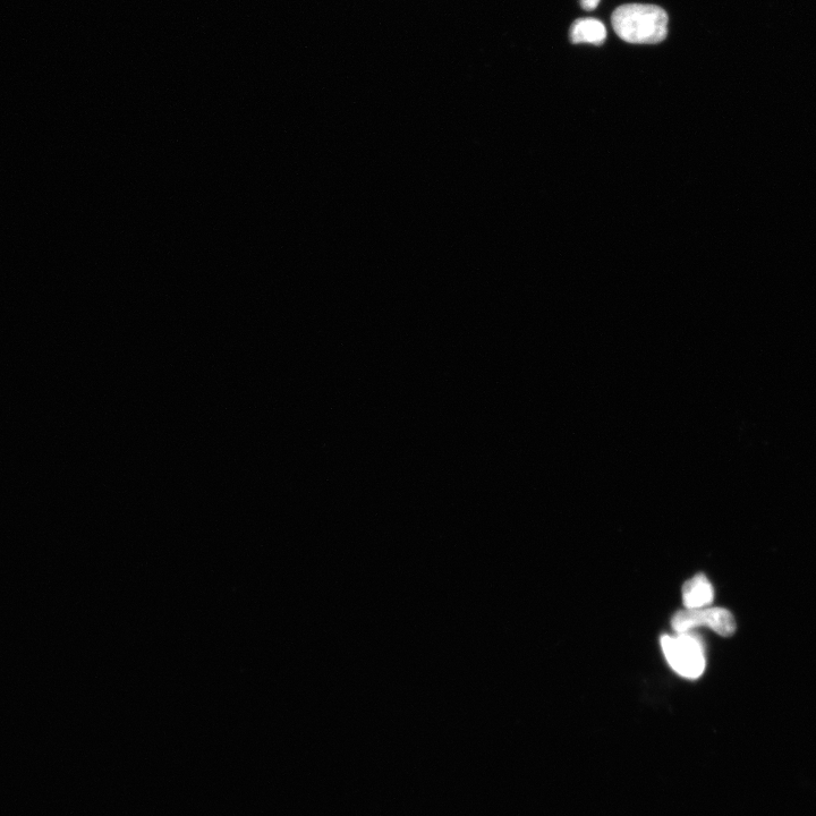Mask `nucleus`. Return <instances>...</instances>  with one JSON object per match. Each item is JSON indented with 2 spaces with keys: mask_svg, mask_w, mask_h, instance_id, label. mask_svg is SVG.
Returning <instances> with one entry per match:
<instances>
[{
  "mask_svg": "<svg viewBox=\"0 0 816 816\" xmlns=\"http://www.w3.org/2000/svg\"><path fill=\"white\" fill-rule=\"evenodd\" d=\"M601 0H580V4L585 11H593L600 4Z\"/></svg>",
  "mask_w": 816,
  "mask_h": 816,
  "instance_id": "6",
  "label": "nucleus"
},
{
  "mask_svg": "<svg viewBox=\"0 0 816 816\" xmlns=\"http://www.w3.org/2000/svg\"><path fill=\"white\" fill-rule=\"evenodd\" d=\"M663 654L676 673L688 679L702 676L707 666L704 644L699 636L687 633H677V636L663 635L661 637Z\"/></svg>",
  "mask_w": 816,
  "mask_h": 816,
  "instance_id": "2",
  "label": "nucleus"
},
{
  "mask_svg": "<svg viewBox=\"0 0 816 816\" xmlns=\"http://www.w3.org/2000/svg\"><path fill=\"white\" fill-rule=\"evenodd\" d=\"M704 625L720 636L728 637L736 632L733 614L725 608H701L680 610L671 620L676 633L691 632L693 628Z\"/></svg>",
  "mask_w": 816,
  "mask_h": 816,
  "instance_id": "3",
  "label": "nucleus"
},
{
  "mask_svg": "<svg viewBox=\"0 0 816 816\" xmlns=\"http://www.w3.org/2000/svg\"><path fill=\"white\" fill-rule=\"evenodd\" d=\"M683 602L686 609H701L711 605L714 599L713 586L708 577L697 574L683 586Z\"/></svg>",
  "mask_w": 816,
  "mask_h": 816,
  "instance_id": "4",
  "label": "nucleus"
},
{
  "mask_svg": "<svg viewBox=\"0 0 816 816\" xmlns=\"http://www.w3.org/2000/svg\"><path fill=\"white\" fill-rule=\"evenodd\" d=\"M668 14L656 5L627 4L611 16L617 36L635 45H656L667 38Z\"/></svg>",
  "mask_w": 816,
  "mask_h": 816,
  "instance_id": "1",
  "label": "nucleus"
},
{
  "mask_svg": "<svg viewBox=\"0 0 816 816\" xmlns=\"http://www.w3.org/2000/svg\"><path fill=\"white\" fill-rule=\"evenodd\" d=\"M573 44H591L601 46L607 39L606 25L597 19L585 17L576 20L569 31Z\"/></svg>",
  "mask_w": 816,
  "mask_h": 816,
  "instance_id": "5",
  "label": "nucleus"
}]
</instances>
